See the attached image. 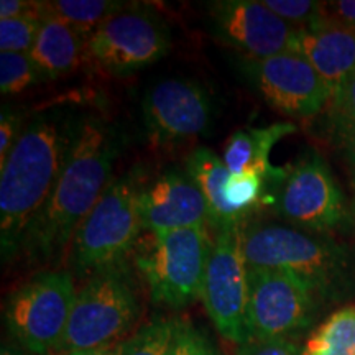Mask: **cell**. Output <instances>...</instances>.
Returning a JSON list of instances; mask_svg holds the SVG:
<instances>
[{
    "label": "cell",
    "instance_id": "cell-2",
    "mask_svg": "<svg viewBox=\"0 0 355 355\" xmlns=\"http://www.w3.org/2000/svg\"><path fill=\"white\" fill-rule=\"evenodd\" d=\"M74 123L61 114L38 115L0 168V243L3 260L21 250L30 225L55 188L68 155Z\"/></svg>",
    "mask_w": 355,
    "mask_h": 355
},
{
    "label": "cell",
    "instance_id": "cell-12",
    "mask_svg": "<svg viewBox=\"0 0 355 355\" xmlns=\"http://www.w3.org/2000/svg\"><path fill=\"white\" fill-rule=\"evenodd\" d=\"M219 37L245 60L296 51L301 28L279 19L261 0H219L209 7Z\"/></svg>",
    "mask_w": 355,
    "mask_h": 355
},
{
    "label": "cell",
    "instance_id": "cell-14",
    "mask_svg": "<svg viewBox=\"0 0 355 355\" xmlns=\"http://www.w3.org/2000/svg\"><path fill=\"white\" fill-rule=\"evenodd\" d=\"M278 211L288 222L306 229L326 230L343 222V193L321 157L306 155L288 173L279 189Z\"/></svg>",
    "mask_w": 355,
    "mask_h": 355
},
{
    "label": "cell",
    "instance_id": "cell-5",
    "mask_svg": "<svg viewBox=\"0 0 355 355\" xmlns=\"http://www.w3.org/2000/svg\"><path fill=\"white\" fill-rule=\"evenodd\" d=\"M242 248L248 266L293 273L313 291L329 290L345 266L344 252L334 243L285 225L243 230Z\"/></svg>",
    "mask_w": 355,
    "mask_h": 355
},
{
    "label": "cell",
    "instance_id": "cell-19",
    "mask_svg": "<svg viewBox=\"0 0 355 355\" xmlns=\"http://www.w3.org/2000/svg\"><path fill=\"white\" fill-rule=\"evenodd\" d=\"M186 170L206 199L211 224L217 230L241 227L242 219L225 199V186L232 173L225 166L224 159L217 157L212 150L199 146L186 158Z\"/></svg>",
    "mask_w": 355,
    "mask_h": 355
},
{
    "label": "cell",
    "instance_id": "cell-21",
    "mask_svg": "<svg viewBox=\"0 0 355 355\" xmlns=\"http://www.w3.org/2000/svg\"><path fill=\"white\" fill-rule=\"evenodd\" d=\"M303 355H355V304L331 314L306 340Z\"/></svg>",
    "mask_w": 355,
    "mask_h": 355
},
{
    "label": "cell",
    "instance_id": "cell-17",
    "mask_svg": "<svg viewBox=\"0 0 355 355\" xmlns=\"http://www.w3.org/2000/svg\"><path fill=\"white\" fill-rule=\"evenodd\" d=\"M84 46L86 42L68 24L55 17H43L42 28L28 55L44 79H56L76 71Z\"/></svg>",
    "mask_w": 355,
    "mask_h": 355
},
{
    "label": "cell",
    "instance_id": "cell-18",
    "mask_svg": "<svg viewBox=\"0 0 355 355\" xmlns=\"http://www.w3.org/2000/svg\"><path fill=\"white\" fill-rule=\"evenodd\" d=\"M296 130L298 127L293 122H275L266 127L242 128L229 137L222 159L232 175L255 171L266 178L272 171L270 153L273 146Z\"/></svg>",
    "mask_w": 355,
    "mask_h": 355
},
{
    "label": "cell",
    "instance_id": "cell-9",
    "mask_svg": "<svg viewBox=\"0 0 355 355\" xmlns=\"http://www.w3.org/2000/svg\"><path fill=\"white\" fill-rule=\"evenodd\" d=\"M165 21L146 8L115 12L89 38L86 50L101 68L112 74H130L157 63L170 51Z\"/></svg>",
    "mask_w": 355,
    "mask_h": 355
},
{
    "label": "cell",
    "instance_id": "cell-20",
    "mask_svg": "<svg viewBox=\"0 0 355 355\" xmlns=\"http://www.w3.org/2000/svg\"><path fill=\"white\" fill-rule=\"evenodd\" d=\"M122 7L123 3L110 0H55L40 2V13L42 17H55L63 20L71 28L76 30L87 44L97 28Z\"/></svg>",
    "mask_w": 355,
    "mask_h": 355
},
{
    "label": "cell",
    "instance_id": "cell-16",
    "mask_svg": "<svg viewBox=\"0 0 355 355\" xmlns=\"http://www.w3.org/2000/svg\"><path fill=\"white\" fill-rule=\"evenodd\" d=\"M296 53L313 64L336 94L355 69V30L322 17L316 24L301 28Z\"/></svg>",
    "mask_w": 355,
    "mask_h": 355
},
{
    "label": "cell",
    "instance_id": "cell-30",
    "mask_svg": "<svg viewBox=\"0 0 355 355\" xmlns=\"http://www.w3.org/2000/svg\"><path fill=\"white\" fill-rule=\"evenodd\" d=\"M239 355H303V350L288 339L250 340L241 345Z\"/></svg>",
    "mask_w": 355,
    "mask_h": 355
},
{
    "label": "cell",
    "instance_id": "cell-23",
    "mask_svg": "<svg viewBox=\"0 0 355 355\" xmlns=\"http://www.w3.org/2000/svg\"><path fill=\"white\" fill-rule=\"evenodd\" d=\"M42 24L43 17L40 13V2L25 15L0 20V51L30 53Z\"/></svg>",
    "mask_w": 355,
    "mask_h": 355
},
{
    "label": "cell",
    "instance_id": "cell-31",
    "mask_svg": "<svg viewBox=\"0 0 355 355\" xmlns=\"http://www.w3.org/2000/svg\"><path fill=\"white\" fill-rule=\"evenodd\" d=\"M322 17L334 24L344 25L355 30V0H339V2H324Z\"/></svg>",
    "mask_w": 355,
    "mask_h": 355
},
{
    "label": "cell",
    "instance_id": "cell-26",
    "mask_svg": "<svg viewBox=\"0 0 355 355\" xmlns=\"http://www.w3.org/2000/svg\"><path fill=\"white\" fill-rule=\"evenodd\" d=\"M275 15L293 26L306 28L322 19L324 2L311 0H261Z\"/></svg>",
    "mask_w": 355,
    "mask_h": 355
},
{
    "label": "cell",
    "instance_id": "cell-6",
    "mask_svg": "<svg viewBox=\"0 0 355 355\" xmlns=\"http://www.w3.org/2000/svg\"><path fill=\"white\" fill-rule=\"evenodd\" d=\"M139 313V301L125 275L115 268L92 275L78 291L58 350L64 354L117 344Z\"/></svg>",
    "mask_w": 355,
    "mask_h": 355
},
{
    "label": "cell",
    "instance_id": "cell-7",
    "mask_svg": "<svg viewBox=\"0 0 355 355\" xmlns=\"http://www.w3.org/2000/svg\"><path fill=\"white\" fill-rule=\"evenodd\" d=\"M76 295L73 277L68 272L38 275L8 298L6 306L8 332L33 355L58 350Z\"/></svg>",
    "mask_w": 355,
    "mask_h": 355
},
{
    "label": "cell",
    "instance_id": "cell-4",
    "mask_svg": "<svg viewBox=\"0 0 355 355\" xmlns=\"http://www.w3.org/2000/svg\"><path fill=\"white\" fill-rule=\"evenodd\" d=\"M212 243L206 227L152 234L137 266L155 303L183 308L201 298Z\"/></svg>",
    "mask_w": 355,
    "mask_h": 355
},
{
    "label": "cell",
    "instance_id": "cell-35",
    "mask_svg": "<svg viewBox=\"0 0 355 355\" xmlns=\"http://www.w3.org/2000/svg\"><path fill=\"white\" fill-rule=\"evenodd\" d=\"M0 355H30L26 352H21V350H15L8 345H2V350H0Z\"/></svg>",
    "mask_w": 355,
    "mask_h": 355
},
{
    "label": "cell",
    "instance_id": "cell-29",
    "mask_svg": "<svg viewBox=\"0 0 355 355\" xmlns=\"http://www.w3.org/2000/svg\"><path fill=\"white\" fill-rule=\"evenodd\" d=\"M21 132V119L10 109H2L0 114V168L6 165L8 155L15 146L17 140L20 139Z\"/></svg>",
    "mask_w": 355,
    "mask_h": 355
},
{
    "label": "cell",
    "instance_id": "cell-8",
    "mask_svg": "<svg viewBox=\"0 0 355 355\" xmlns=\"http://www.w3.org/2000/svg\"><path fill=\"white\" fill-rule=\"evenodd\" d=\"M241 227L222 229L212 243L201 298L211 321L229 343L243 345L248 336L250 266L242 248Z\"/></svg>",
    "mask_w": 355,
    "mask_h": 355
},
{
    "label": "cell",
    "instance_id": "cell-33",
    "mask_svg": "<svg viewBox=\"0 0 355 355\" xmlns=\"http://www.w3.org/2000/svg\"><path fill=\"white\" fill-rule=\"evenodd\" d=\"M63 355H123V343L107 345V347H101V349L73 350V352H64Z\"/></svg>",
    "mask_w": 355,
    "mask_h": 355
},
{
    "label": "cell",
    "instance_id": "cell-32",
    "mask_svg": "<svg viewBox=\"0 0 355 355\" xmlns=\"http://www.w3.org/2000/svg\"><path fill=\"white\" fill-rule=\"evenodd\" d=\"M37 2H25V0H2L0 2V20H10L25 15L35 8Z\"/></svg>",
    "mask_w": 355,
    "mask_h": 355
},
{
    "label": "cell",
    "instance_id": "cell-11",
    "mask_svg": "<svg viewBox=\"0 0 355 355\" xmlns=\"http://www.w3.org/2000/svg\"><path fill=\"white\" fill-rule=\"evenodd\" d=\"M243 73L273 109L295 119L314 117L334 96L313 64L296 51L245 60Z\"/></svg>",
    "mask_w": 355,
    "mask_h": 355
},
{
    "label": "cell",
    "instance_id": "cell-3",
    "mask_svg": "<svg viewBox=\"0 0 355 355\" xmlns=\"http://www.w3.org/2000/svg\"><path fill=\"white\" fill-rule=\"evenodd\" d=\"M140 193L130 176L110 181L94 209L81 222L71 247L78 273L112 270L128 255L144 230Z\"/></svg>",
    "mask_w": 355,
    "mask_h": 355
},
{
    "label": "cell",
    "instance_id": "cell-10",
    "mask_svg": "<svg viewBox=\"0 0 355 355\" xmlns=\"http://www.w3.org/2000/svg\"><path fill=\"white\" fill-rule=\"evenodd\" d=\"M248 278L250 340L288 339L308 326L314 309V291L304 279L288 272L252 266Z\"/></svg>",
    "mask_w": 355,
    "mask_h": 355
},
{
    "label": "cell",
    "instance_id": "cell-28",
    "mask_svg": "<svg viewBox=\"0 0 355 355\" xmlns=\"http://www.w3.org/2000/svg\"><path fill=\"white\" fill-rule=\"evenodd\" d=\"M329 105L337 125H355V69L337 89Z\"/></svg>",
    "mask_w": 355,
    "mask_h": 355
},
{
    "label": "cell",
    "instance_id": "cell-1",
    "mask_svg": "<svg viewBox=\"0 0 355 355\" xmlns=\"http://www.w3.org/2000/svg\"><path fill=\"white\" fill-rule=\"evenodd\" d=\"M119 140L96 117L76 121L63 170L43 209L30 225L21 250L33 261L61 259L81 222L110 183Z\"/></svg>",
    "mask_w": 355,
    "mask_h": 355
},
{
    "label": "cell",
    "instance_id": "cell-27",
    "mask_svg": "<svg viewBox=\"0 0 355 355\" xmlns=\"http://www.w3.org/2000/svg\"><path fill=\"white\" fill-rule=\"evenodd\" d=\"M168 355H217L214 345L193 324L176 321Z\"/></svg>",
    "mask_w": 355,
    "mask_h": 355
},
{
    "label": "cell",
    "instance_id": "cell-15",
    "mask_svg": "<svg viewBox=\"0 0 355 355\" xmlns=\"http://www.w3.org/2000/svg\"><path fill=\"white\" fill-rule=\"evenodd\" d=\"M144 230L171 232L206 227L209 207L202 193L188 175L166 173L140 193Z\"/></svg>",
    "mask_w": 355,
    "mask_h": 355
},
{
    "label": "cell",
    "instance_id": "cell-24",
    "mask_svg": "<svg viewBox=\"0 0 355 355\" xmlns=\"http://www.w3.org/2000/svg\"><path fill=\"white\" fill-rule=\"evenodd\" d=\"M43 74L28 53L0 51V91L2 94H19L42 81Z\"/></svg>",
    "mask_w": 355,
    "mask_h": 355
},
{
    "label": "cell",
    "instance_id": "cell-34",
    "mask_svg": "<svg viewBox=\"0 0 355 355\" xmlns=\"http://www.w3.org/2000/svg\"><path fill=\"white\" fill-rule=\"evenodd\" d=\"M340 128H343V139H344L345 150H347L350 162L355 165V125L340 127Z\"/></svg>",
    "mask_w": 355,
    "mask_h": 355
},
{
    "label": "cell",
    "instance_id": "cell-13",
    "mask_svg": "<svg viewBox=\"0 0 355 355\" xmlns=\"http://www.w3.org/2000/svg\"><path fill=\"white\" fill-rule=\"evenodd\" d=\"M211 99L198 83L165 79L145 92L141 114L148 140L171 146L194 139L211 121Z\"/></svg>",
    "mask_w": 355,
    "mask_h": 355
},
{
    "label": "cell",
    "instance_id": "cell-22",
    "mask_svg": "<svg viewBox=\"0 0 355 355\" xmlns=\"http://www.w3.org/2000/svg\"><path fill=\"white\" fill-rule=\"evenodd\" d=\"M176 321L155 318L123 343V355H168Z\"/></svg>",
    "mask_w": 355,
    "mask_h": 355
},
{
    "label": "cell",
    "instance_id": "cell-25",
    "mask_svg": "<svg viewBox=\"0 0 355 355\" xmlns=\"http://www.w3.org/2000/svg\"><path fill=\"white\" fill-rule=\"evenodd\" d=\"M263 181L265 178L255 171L230 175L227 186H225V199L242 220L247 212L260 201Z\"/></svg>",
    "mask_w": 355,
    "mask_h": 355
}]
</instances>
